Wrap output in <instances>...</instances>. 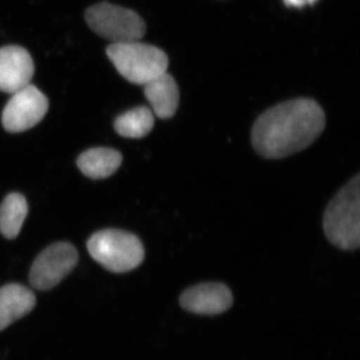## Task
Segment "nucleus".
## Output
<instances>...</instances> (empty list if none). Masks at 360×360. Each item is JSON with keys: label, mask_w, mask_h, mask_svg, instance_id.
Returning a JSON list of instances; mask_svg holds the SVG:
<instances>
[{"label": "nucleus", "mask_w": 360, "mask_h": 360, "mask_svg": "<svg viewBox=\"0 0 360 360\" xmlns=\"http://www.w3.org/2000/svg\"><path fill=\"white\" fill-rule=\"evenodd\" d=\"M324 111L316 101L297 98L265 111L253 125V148L269 160L284 158L309 148L326 127Z\"/></svg>", "instance_id": "obj_1"}, {"label": "nucleus", "mask_w": 360, "mask_h": 360, "mask_svg": "<svg viewBox=\"0 0 360 360\" xmlns=\"http://www.w3.org/2000/svg\"><path fill=\"white\" fill-rule=\"evenodd\" d=\"M326 238L343 250L360 245V176L350 179L333 198L323 217Z\"/></svg>", "instance_id": "obj_2"}, {"label": "nucleus", "mask_w": 360, "mask_h": 360, "mask_svg": "<svg viewBox=\"0 0 360 360\" xmlns=\"http://www.w3.org/2000/svg\"><path fill=\"white\" fill-rule=\"evenodd\" d=\"M106 54L120 75L131 84L144 85L167 72V54L153 45L139 41L111 44Z\"/></svg>", "instance_id": "obj_3"}, {"label": "nucleus", "mask_w": 360, "mask_h": 360, "mask_svg": "<svg viewBox=\"0 0 360 360\" xmlns=\"http://www.w3.org/2000/svg\"><path fill=\"white\" fill-rule=\"evenodd\" d=\"M87 248L94 260L115 274L136 269L144 259V248L139 238L118 229L96 232L89 238Z\"/></svg>", "instance_id": "obj_4"}, {"label": "nucleus", "mask_w": 360, "mask_h": 360, "mask_svg": "<svg viewBox=\"0 0 360 360\" xmlns=\"http://www.w3.org/2000/svg\"><path fill=\"white\" fill-rule=\"evenodd\" d=\"M84 18L92 32L111 44L139 41L146 35V21L139 13L110 2L89 7Z\"/></svg>", "instance_id": "obj_5"}, {"label": "nucleus", "mask_w": 360, "mask_h": 360, "mask_svg": "<svg viewBox=\"0 0 360 360\" xmlns=\"http://www.w3.org/2000/svg\"><path fill=\"white\" fill-rule=\"evenodd\" d=\"M77 262L75 246L68 243H54L45 248L33 262L30 283L35 290H51L70 274Z\"/></svg>", "instance_id": "obj_6"}, {"label": "nucleus", "mask_w": 360, "mask_h": 360, "mask_svg": "<svg viewBox=\"0 0 360 360\" xmlns=\"http://www.w3.org/2000/svg\"><path fill=\"white\" fill-rule=\"evenodd\" d=\"M49 106L46 96L34 85L28 84L9 99L2 112V124L13 134L25 131L41 122Z\"/></svg>", "instance_id": "obj_7"}, {"label": "nucleus", "mask_w": 360, "mask_h": 360, "mask_svg": "<svg viewBox=\"0 0 360 360\" xmlns=\"http://www.w3.org/2000/svg\"><path fill=\"white\" fill-rule=\"evenodd\" d=\"M34 63L30 52L18 45L0 49V91L15 94L32 82Z\"/></svg>", "instance_id": "obj_8"}, {"label": "nucleus", "mask_w": 360, "mask_h": 360, "mask_svg": "<svg viewBox=\"0 0 360 360\" xmlns=\"http://www.w3.org/2000/svg\"><path fill=\"white\" fill-rule=\"evenodd\" d=\"M182 309L195 314H224L232 307L231 291L224 283H207L188 288L179 298Z\"/></svg>", "instance_id": "obj_9"}, {"label": "nucleus", "mask_w": 360, "mask_h": 360, "mask_svg": "<svg viewBox=\"0 0 360 360\" xmlns=\"http://www.w3.org/2000/svg\"><path fill=\"white\" fill-rule=\"evenodd\" d=\"M37 304L32 290L18 283L0 288V331L30 314Z\"/></svg>", "instance_id": "obj_10"}, {"label": "nucleus", "mask_w": 360, "mask_h": 360, "mask_svg": "<svg viewBox=\"0 0 360 360\" xmlns=\"http://www.w3.org/2000/svg\"><path fill=\"white\" fill-rule=\"evenodd\" d=\"M144 94L153 113L161 120L172 117L179 105V89L174 78L165 72L144 84Z\"/></svg>", "instance_id": "obj_11"}, {"label": "nucleus", "mask_w": 360, "mask_h": 360, "mask_svg": "<svg viewBox=\"0 0 360 360\" xmlns=\"http://www.w3.org/2000/svg\"><path fill=\"white\" fill-rule=\"evenodd\" d=\"M122 162V156L112 148H97L84 151L78 158L82 174L92 179H103L115 174Z\"/></svg>", "instance_id": "obj_12"}, {"label": "nucleus", "mask_w": 360, "mask_h": 360, "mask_svg": "<svg viewBox=\"0 0 360 360\" xmlns=\"http://www.w3.org/2000/svg\"><path fill=\"white\" fill-rule=\"evenodd\" d=\"M28 213L25 196L11 193L4 198L0 206V232L7 239H13L20 234Z\"/></svg>", "instance_id": "obj_13"}, {"label": "nucleus", "mask_w": 360, "mask_h": 360, "mask_svg": "<svg viewBox=\"0 0 360 360\" xmlns=\"http://www.w3.org/2000/svg\"><path fill=\"white\" fill-rule=\"evenodd\" d=\"M153 111L146 106H139L118 116L115 122V129L123 137L141 139L153 130Z\"/></svg>", "instance_id": "obj_14"}, {"label": "nucleus", "mask_w": 360, "mask_h": 360, "mask_svg": "<svg viewBox=\"0 0 360 360\" xmlns=\"http://www.w3.org/2000/svg\"><path fill=\"white\" fill-rule=\"evenodd\" d=\"M284 4L288 7H297V8H300V7H303L307 6L304 0H283Z\"/></svg>", "instance_id": "obj_15"}, {"label": "nucleus", "mask_w": 360, "mask_h": 360, "mask_svg": "<svg viewBox=\"0 0 360 360\" xmlns=\"http://www.w3.org/2000/svg\"><path fill=\"white\" fill-rule=\"evenodd\" d=\"M305 4H314L315 2L317 1V0H304Z\"/></svg>", "instance_id": "obj_16"}]
</instances>
